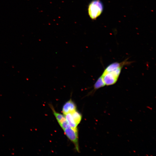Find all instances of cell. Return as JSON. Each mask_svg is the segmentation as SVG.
Masks as SVG:
<instances>
[{
  "label": "cell",
  "instance_id": "6da1fadb",
  "mask_svg": "<svg viewBox=\"0 0 156 156\" xmlns=\"http://www.w3.org/2000/svg\"><path fill=\"white\" fill-rule=\"evenodd\" d=\"M123 66L107 72H103L101 76L106 86L115 84L118 79Z\"/></svg>",
  "mask_w": 156,
  "mask_h": 156
},
{
  "label": "cell",
  "instance_id": "7a4b0ae2",
  "mask_svg": "<svg viewBox=\"0 0 156 156\" xmlns=\"http://www.w3.org/2000/svg\"><path fill=\"white\" fill-rule=\"evenodd\" d=\"M103 5L99 0H94L89 4L88 12L90 17L92 19H95L102 13L103 10Z\"/></svg>",
  "mask_w": 156,
  "mask_h": 156
},
{
  "label": "cell",
  "instance_id": "3957f363",
  "mask_svg": "<svg viewBox=\"0 0 156 156\" xmlns=\"http://www.w3.org/2000/svg\"><path fill=\"white\" fill-rule=\"evenodd\" d=\"M64 116L68 125L72 128L77 129V126L82 119L81 114L76 110Z\"/></svg>",
  "mask_w": 156,
  "mask_h": 156
},
{
  "label": "cell",
  "instance_id": "277c9868",
  "mask_svg": "<svg viewBox=\"0 0 156 156\" xmlns=\"http://www.w3.org/2000/svg\"><path fill=\"white\" fill-rule=\"evenodd\" d=\"M63 130L66 137L74 144L75 150L79 152L78 129H75L69 125Z\"/></svg>",
  "mask_w": 156,
  "mask_h": 156
},
{
  "label": "cell",
  "instance_id": "5b68a950",
  "mask_svg": "<svg viewBox=\"0 0 156 156\" xmlns=\"http://www.w3.org/2000/svg\"><path fill=\"white\" fill-rule=\"evenodd\" d=\"M49 106L53 112V114L61 128H63L65 127L67 125L68 123L64 116L57 112L52 105L50 104Z\"/></svg>",
  "mask_w": 156,
  "mask_h": 156
},
{
  "label": "cell",
  "instance_id": "8992f818",
  "mask_svg": "<svg viewBox=\"0 0 156 156\" xmlns=\"http://www.w3.org/2000/svg\"><path fill=\"white\" fill-rule=\"evenodd\" d=\"M76 110V105L71 99H70L64 103L62 108V112L64 115L71 113Z\"/></svg>",
  "mask_w": 156,
  "mask_h": 156
},
{
  "label": "cell",
  "instance_id": "52a82bcc",
  "mask_svg": "<svg viewBox=\"0 0 156 156\" xmlns=\"http://www.w3.org/2000/svg\"><path fill=\"white\" fill-rule=\"evenodd\" d=\"M105 86L103 80L101 76L97 80L93 85V89L90 92L88 95L93 94L95 91L98 89Z\"/></svg>",
  "mask_w": 156,
  "mask_h": 156
}]
</instances>
